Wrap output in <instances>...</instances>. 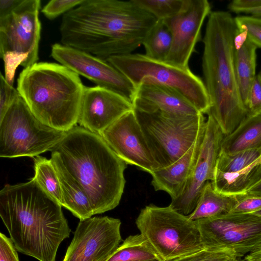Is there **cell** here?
I'll return each instance as SVG.
<instances>
[{
	"mask_svg": "<svg viewBox=\"0 0 261 261\" xmlns=\"http://www.w3.org/2000/svg\"><path fill=\"white\" fill-rule=\"evenodd\" d=\"M157 21L133 0H84L63 15L61 42L107 61L132 54Z\"/></svg>",
	"mask_w": 261,
	"mask_h": 261,
	"instance_id": "1",
	"label": "cell"
},
{
	"mask_svg": "<svg viewBox=\"0 0 261 261\" xmlns=\"http://www.w3.org/2000/svg\"><path fill=\"white\" fill-rule=\"evenodd\" d=\"M62 206L33 177L0 191V216L17 250L39 261H56L71 229Z\"/></svg>",
	"mask_w": 261,
	"mask_h": 261,
	"instance_id": "2",
	"label": "cell"
},
{
	"mask_svg": "<svg viewBox=\"0 0 261 261\" xmlns=\"http://www.w3.org/2000/svg\"><path fill=\"white\" fill-rule=\"evenodd\" d=\"M50 151L55 168L85 192L94 215L118 206L125 187L127 164L100 135L76 125L66 132Z\"/></svg>",
	"mask_w": 261,
	"mask_h": 261,
	"instance_id": "3",
	"label": "cell"
},
{
	"mask_svg": "<svg viewBox=\"0 0 261 261\" xmlns=\"http://www.w3.org/2000/svg\"><path fill=\"white\" fill-rule=\"evenodd\" d=\"M239 30L228 12H211L203 43L202 71L212 116L224 136L232 133L247 115L234 65V38Z\"/></svg>",
	"mask_w": 261,
	"mask_h": 261,
	"instance_id": "4",
	"label": "cell"
},
{
	"mask_svg": "<svg viewBox=\"0 0 261 261\" xmlns=\"http://www.w3.org/2000/svg\"><path fill=\"white\" fill-rule=\"evenodd\" d=\"M84 88L79 75L67 67L37 62L20 73L17 89L38 120L67 132L77 124Z\"/></svg>",
	"mask_w": 261,
	"mask_h": 261,
	"instance_id": "5",
	"label": "cell"
},
{
	"mask_svg": "<svg viewBox=\"0 0 261 261\" xmlns=\"http://www.w3.org/2000/svg\"><path fill=\"white\" fill-rule=\"evenodd\" d=\"M134 110L158 169L169 166L184 155L196 141L206 120L202 113Z\"/></svg>",
	"mask_w": 261,
	"mask_h": 261,
	"instance_id": "6",
	"label": "cell"
},
{
	"mask_svg": "<svg viewBox=\"0 0 261 261\" xmlns=\"http://www.w3.org/2000/svg\"><path fill=\"white\" fill-rule=\"evenodd\" d=\"M141 234L163 261L196 252L205 248L196 221L170 205L153 204L143 208L136 220Z\"/></svg>",
	"mask_w": 261,
	"mask_h": 261,
	"instance_id": "7",
	"label": "cell"
},
{
	"mask_svg": "<svg viewBox=\"0 0 261 261\" xmlns=\"http://www.w3.org/2000/svg\"><path fill=\"white\" fill-rule=\"evenodd\" d=\"M137 88L147 83L171 88L183 95L202 114L211 107L204 83L189 68H182L150 59L145 55L130 54L107 59Z\"/></svg>",
	"mask_w": 261,
	"mask_h": 261,
	"instance_id": "8",
	"label": "cell"
},
{
	"mask_svg": "<svg viewBox=\"0 0 261 261\" xmlns=\"http://www.w3.org/2000/svg\"><path fill=\"white\" fill-rule=\"evenodd\" d=\"M40 8V0H23L11 14L0 19V57L5 79L12 85L19 65L26 68L38 60Z\"/></svg>",
	"mask_w": 261,
	"mask_h": 261,
	"instance_id": "9",
	"label": "cell"
},
{
	"mask_svg": "<svg viewBox=\"0 0 261 261\" xmlns=\"http://www.w3.org/2000/svg\"><path fill=\"white\" fill-rule=\"evenodd\" d=\"M65 134L38 120L20 95L0 119V156L34 158L51 151Z\"/></svg>",
	"mask_w": 261,
	"mask_h": 261,
	"instance_id": "10",
	"label": "cell"
},
{
	"mask_svg": "<svg viewBox=\"0 0 261 261\" xmlns=\"http://www.w3.org/2000/svg\"><path fill=\"white\" fill-rule=\"evenodd\" d=\"M205 247L234 251L238 258L261 246V217L227 213L195 221Z\"/></svg>",
	"mask_w": 261,
	"mask_h": 261,
	"instance_id": "11",
	"label": "cell"
},
{
	"mask_svg": "<svg viewBox=\"0 0 261 261\" xmlns=\"http://www.w3.org/2000/svg\"><path fill=\"white\" fill-rule=\"evenodd\" d=\"M121 224L108 216L80 220L63 261H107L122 241Z\"/></svg>",
	"mask_w": 261,
	"mask_h": 261,
	"instance_id": "12",
	"label": "cell"
},
{
	"mask_svg": "<svg viewBox=\"0 0 261 261\" xmlns=\"http://www.w3.org/2000/svg\"><path fill=\"white\" fill-rule=\"evenodd\" d=\"M51 56L60 64L97 86L115 91L133 102L137 88L108 61L60 43L52 45Z\"/></svg>",
	"mask_w": 261,
	"mask_h": 261,
	"instance_id": "13",
	"label": "cell"
},
{
	"mask_svg": "<svg viewBox=\"0 0 261 261\" xmlns=\"http://www.w3.org/2000/svg\"><path fill=\"white\" fill-rule=\"evenodd\" d=\"M207 115L203 140L191 173L181 194L171 199L170 204L174 210L185 216L194 211L204 184L214 178L224 137L214 118L210 114Z\"/></svg>",
	"mask_w": 261,
	"mask_h": 261,
	"instance_id": "14",
	"label": "cell"
},
{
	"mask_svg": "<svg viewBox=\"0 0 261 261\" xmlns=\"http://www.w3.org/2000/svg\"><path fill=\"white\" fill-rule=\"evenodd\" d=\"M211 10V4L207 0H185L179 13L163 21L172 37L171 48L165 62L189 68L190 58L200 38L203 23Z\"/></svg>",
	"mask_w": 261,
	"mask_h": 261,
	"instance_id": "15",
	"label": "cell"
},
{
	"mask_svg": "<svg viewBox=\"0 0 261 261\" xmlns=\"http://www.w3.org/2000/svg\"><path fill=\"white\" fill-rule=\"evenodd\" d=\"M100 136L127 165L150 174L158 169L134 110L115 121Z\"/></svg>",
	"mask_w": 261,
	"mask_h": 261,
	"instance_id": "16",
	"label": "cell"
},
{
	"mask_svg": "<svg viewBox=\"0 0 261 261\" xmlns=\"http://www.w3.org/2000/svg\"><path fill=\"white\" fill-rule=\"evenodd\" d=\"M133 110V102L119 93L98 86H85L77 123L100 135L108 126Z\"/></svg>",
	"mask_w": 261,
	"mask_h": 261,
	"instance_id": "17",
	"label": "cell"
},
{
	"mask_svg": "<svg viewBox=\"0 0 261 261\" xmlns=\"http://www.w3.org/2000/svg\"><path fill=\"white\" fill-rule=\"evenodd\" d=\"M134 109L144 112H163L197 115L200 113L181 93L161 85L144 83L137 87Z\"/></svg>",
	"mask_w": 261,
	"mask_h": 261,
	"instance_id": "18",
	"label": "cell"
},
{
	"mask_svg": "<svg viewBox=\"0 0 261 261\" xmlns=\"http://www.w3.org/2000/svg\"><path fill=\"white\" fill-rule=\"evenodd\" d=\"M205 128V124L194 144L181 158L169 166L156 169L150 174L155 191L166 192L171 199L181 194L198 157Z\"/></svg>",
	"mask_w": 261,
	"mask_h": 261,
	"instance_id": "19",
	"label": "cell"
},
{
	"mask_svg": "<svg viewBox=\"0 0 261 261\" xmlns=\"http://www.w3.org/2000/svg\"><path fill=\"white\" fill-rule=\"evenodd\" d=\"M261 181V156L254 163L239 171L223 172L215 169L211 181L217 192L229 196L246 194Z\"/></svg>",
	"mask_w": 261,
	"mask_h": 261,
	"instance_id": "20",
	"label": "cell"
},
{
	"mask_svg": "<svg viewBox=\"0 0 261 261\" xmlns=\"http://www.w3.org/2000/svg\"><path fill=\"white\" fill-rule=\"evenodd\" d=\"M261 149V113L247 115L230 134L224 136L221 152L233 155L247 150Z\"/></svg>",
	"mask_w": 261,
	"mask_h": 261,
	"instance_id": "21",
	"label": "cell"
},
{
	"mask_svg": "<svg viewBox=\"0 0 261 261\" xmlns=\"http://www.w3.org/2000/svg\"><path fill=\"white\" fill-rule=\"evenodd\" d=\"M238 202V196L220 193L213 188L211 181L205 182L201 191L197 205L188 218L197 221L229 213Z\"/></svg>",
	"mask_w": 261,
	"mask_h": 261,
	"instance_id": "22",
	"label": "cell"
},
{
	"mask_svg": "<svg viewBox=\"0 0 261 261\" xmlns=\"http://www.w3.org/2000/svg\"><path fill=\"white\" fill-rule=\"evenodd\" d=\"M257 48L247 38L241 47L234 50L235 72L242 99L245 107L251 85L256 75Z\"/></svg>",
	"mask_w": 261,
	"mask_h": 261,
	"instance_id": "23",
	"label": "cell"
},
{
	"mask_svg": "<svg viewBox=\"0 0 261 261\" xmlns=\"http://www.w3.org/2000/svg\"><path fill=\"white\" fill-rule=\"evenodd\" d=\"M60 182L62 206L80 220L94 215L90 201L82 188L68 176L56 169Z\"/></svg>",
	"mask_w": 261,
	"mask_h": 261,
	"instance_id": "24",
	"label": "cell"
},
{
	"mask_svg": "<svg viewBox=\"0 0 261 261\" xmlns=\"http://www.w3.org/2000/svg\"><path fill=\"white\" fill-rule=\"evenodd\" d=\"M163 261L141 234L127 237L107 261Z\"/></svg>",
	"mask_w": 261,
	"mask_h": 261,
	"instance_id": "25",
	"label": "cell"
},
{
	"mask_svg": "<svg viewBox=\"0 0 261 261\" xmlns=\"http://www.w3.org/2000/svg\"><path fill=\"white\" fill-rule=\"evenodd\" d=\"M172 43L171 32L163 21L158 20L142 44L145 50L144 55L155 60L165 61Z\"/></svg>",
	"mask_w": 261,
	"mask_h": 261,
	"instance_id": "26",
	"label": "cell"
},
{
	"mask_svg": "<svg viewBox=\"0 0 261 261\" xmlns=\"http://www.w3.org/2000/svg\"><path fill=\"white\" fill-rule=\"evenodd\" d=\"M33 159L35 171L33 178L46 193L61 205L62 199L60 182L51 159L40 155Z\"/></svg>",
	"mask_w": 261,
	"mask_h": 261,
	"instance_id": "27",
	"label": "cell"
},
{
	"mask_svg": "<svg viewBox=\"0 0 261 261\" xmlns=\"http://www.w3.org/2000/svg\"><path fill=\"white\" fill-rule=\"evenodd\" d=\"M261 156L260 149L247 150L233 155L220 152L215 169L223 172H234L249 166Z\"/></svg>",
	"mask_w": 261,
	"mask_h": 261,
	"instance_id": "28",
	"label": "cell"
},
{
	"mask_svg": "<svg viewBox=\"0 0 261 261\" xmlns=\"http://www.w3.org/2000/svg\"><path fill=\"white\" fill-rule=\"evenodd\" d=\"M139 7L146 11L158 20L165 21L180 12L185 0H133Z\"/></svg>",
	"mask_w": 261,
	"mask_h": 261,
	"instance_id": "29",
	"label": "cell"
},
{
	"mask_svg": "<svg viewBox=\"0 0 261 261\" xmlns=\"http://www.w3.org/2000/svg\"><path fill=\"white\" fill-rule=\"evenodd\" d=\"M234 251L226 248L205 247L193 253L170 261H236Z\"/></svg>",
	"mask_w": 261,
	"mask_h": 261,
	"instance_id": "30",
	"label": "cell"
},
{
	"mask_svg": "<svg viewBox=\"0 0 261 261\" xmlns=\"http://www.w3.org/2000/svg\"><path fill=\"white\" fill-rule=\"evenodd\" d=\"M235 20L239 31H245L247 38L257 48H261V17L239 16Z\"/></svg>",
	"mask_w": 261,
	"mask_h": 261,
	"instance_id": "31",
	"label": "cell"
},
{
	"mask_svg": "<svg viewBox=\"0 0 261 261\" xmlns=\"http://www.w3.org/2000/svg\"><path fill=\"white\" fill-rule=\"evenodd\" d=\"M84 0H52L41 10L43 14L48 19H54L60 15L65 14L82 4Z\"/></svg>",
	"mask_w": 261,
	"mask_h": 261,
	"instance_id": "32",
	"label": "cell"
},
{
	"mask_svg": "<svg viewBox=\"0 0 261 261\" xmlns=\"http://www.w3.org/2000/svg\"><path fill=\"white\" fill-rule=\"evenodd\" d=\"M246 108L247 115L261 113V71L255 75L251 85Z\"/></svg>",
	"mask_w": 261,
	"mask_h": 261,
	"instance_id": "33",
	"label": "cell"
},
{
	"mask_svg": "<svg viewBox=\"0 0 261 261\" xmlns=\"http://www.w3.org/2000/svg\"><path fill=\"white\" fill-rule=\"evenodd\" d=\"M20 95L13 85L8 83L0 73V119H1L15 99Z\"/></svg>",
	"mask_w": 261,
	"mask_h": 261,
	"instance_id": "34",
	"label": "cell"
},
{
	"mask_svg": "<svg viewBox=\"0 0 261 261\" xmlns=\"http://www.w3.org/2000/svg\"><path fill=\"white\" fill-rule=\"evenodd\" d=\"M261 210V197L247 194L238 196V202L229 213L249 214Z\"/></svg>",
	"mask_w": 261,
	"mask_h": 261,
	"instance_id": "35",
	"label": "cell"
},
{
	"mask_svg": "<svg viewBox=\"0 0 261 261\" xmlns=\"http://www.w3.org/2000/svg\"><path fill=\"white\" fill-rule=\"evenodd\" d=\"M17 250L12 241L0 233V261H19Z\"/></svg>",
	"mask_w": 261,
	"mask_h": 261,
	"instance_id": "36",
	"label": "cell"
},
{
	"mask_svg": "<svg viewBox=\"0 0 261 261\" xmlns=\"http://www.w3.org/2000/svg\"><path fill=\"white\" fill-rule=\"evenodd\" d=\"M261 7V0H234L228 5V9L236 13L250 12Z\"/></svg>",
	"mask_w": 261,
	"mask_h": 261,
	"instance_id": "37",
	"label": "cell"
},
{
	"mask_svg": "<svg viewBox=\"0 0 261 261\" xmlns=\"http://www.w3.org/2000/svg\"><path fill=\"white\" fill-rule=\"evenodd\" d=\"M23 0H0V19L11 14Z\"/></svg>",
	"mask_w": 261,
	"mask_h": 261,
	"instance_id": "38",
	"label": "cell"
},
{
	"mask_svg": "<svg viewBox=\"0 0 261 261\" xmlns=\"http://www.w3.org/2000/svg\"><path fill=\"white\" fill-rule=\"evenodd\" d=\"M238 259L239 261H261V246L242 258Z\"/></svg>",
	"mask_w": 261,
	"mask_h": 261,
	"instance_id": "39",
	"label": "cell"
},
{
	"mask_svg": "<svg viewBox=\"0 0 261 261\" xmlns=\"http://www.w3.org/2000/svg\"><path fill=\"white\" fill-rule=\"evenodd\" d=\"M246 194L250 195L261 197V181L250 189Z\"/></svg>",
	"mask_w": 261,
	"mask_h": 261,
	"instance_id": "40",
	"label": "cell"
},
{
	"mask_svg": "<svg viewBox=\"0 0 261 261\" xmlns=\"http://www.w3.org/2000/svg\"><path fill=\"white\" fill-rule=\"evenodd\" d=\"M249 14L252 16L261 17V7L251 11L249 13Z\"/></svg>",
	"mask_w": 261,
	"mask_h": 261,
	"instance_id": "41",
	"label": "cell"
},
{
	"mask_svg": "<svg viewBox=\"0 0 261 261\" xmlns=\"http://www.w3.org/2000/svg\"><path fill=\"white\" fill-rule=\"evenodd\" d=\"M252 214H254L255 215H257V216H258L261 217V210H258L257 211H256V212H255L254 213H252Z\"/></svg>",
	"mask_w": 261,
	"mask_h": 261,
	"instance_id": "42",
	"label": "cell"
},
{
	"mask_svg": "<svg viewBox=\"0 0 261 261\" xmlns=\"http://www.w3.org/2000/svg\"><path fill=\"white\" fill-rule=\"evenodd\" d=\"M154 261H160V260H154Z\"/></svg>",
	"mask_w": 261,
	"mask_h": 261,
	"instance_id": "43",
	"label": "cell"
},
{
	"mask_svg": "<svg viewBox=\"0 0 261 261\" xmlns=\"http://www.w3.org/2000/svg\"><path fill=\"white\" fill-rule=\"evenodd\" d=\"M236 261H239V260H238V259Z\"/></svg>",
	"mask_w": 261,
	"mask_h": 261,
	"instance_id": "44",
	"label": "cell"
}]
</instances>
